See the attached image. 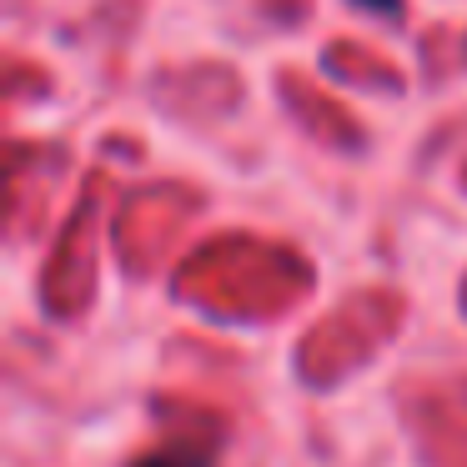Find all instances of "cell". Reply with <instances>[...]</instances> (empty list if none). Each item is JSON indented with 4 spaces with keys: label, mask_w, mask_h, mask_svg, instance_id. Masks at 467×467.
I'll return each mask as SVG.
<instances>
[{
    "label": "cell",
    "mask_w": 467,
    "mask_h": 467,
    "mask_svg": "<svg viewBox=\"0 0 467 467\" xmlns=\"http://www.w3.org/2000/svg\"><path fill=\"white\" fill-rule=\"evenodd\" d=\"M131 467H196V462H176V457H141V462Z\"/></svg>",
    "instance_id": "1"
},
{
    "label": "cell",
    "mask_w": 467,
    "mask_h": 467,
    "mask_svg": "<svg viewBox=\"0 0 467 467\" xmlns=\"http://www.w3.org/2000/svg\"><path fill=\"white\" fill-rule=\"evenodd\" d=\"M362 5H372V11H387V16L397 11V0H362Z\"/></svg>",
    "instance_id": "2"
}]
</instances>
